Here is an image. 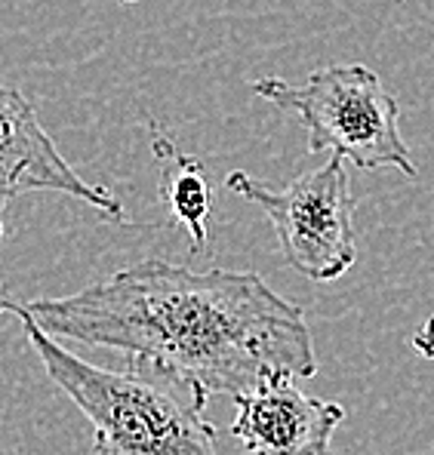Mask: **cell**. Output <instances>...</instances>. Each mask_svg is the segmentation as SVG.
<instances>
[{"label": "cell", "instance_id": "9", "mask_svg": "<svg viewBox=\"0 0 434 455\" xmlns=\"http://www.w3.org/2000/svg\"><path fill=\"white\" fill-rule=\"evenodd\" d=\"M0 237H4V225H0ZM6 299H10V296H6V292L0 290V314H4V307H6Z\"/></svg>", "mask_w": 434, "mask_h": 455}, {"label": "cell", "instance_id": "5", "mask_svg": "<svg viewBox=\"0 0 434 455\" xmlns=\"http://www.w3.org/2000/svg\"><path fill=\"white\" fill-rule=\"evenodd\" d=\"M31 191H56L90 204L108 219H124V204L102 185H90L62 157L40 124L35 105L10 84H0V212Z\"/></svg>", "mask_w": 434, "mask_h": 455}, {"label": "cell", "instance_id": "4", "mask_svg": "<svg viewBox=\"0 0 434 455\" xmlns=\"http://www.w3.org/2000/svg\"><path fill=\"white\" fill-rule=\"evenodd\" d=\"M225 188L269 216L286 265L299 274L330 283L351 271L358 259V237L355 191L345 157L333 154L324 166L293 179L280 191L240 170L229 172Z\"/></svg>", "mask_w": 434, "mask_h": 455}, {"label": "cell", "instance_id": "3", "mask_svg": "<svg viewBox=\"0 0 434 455\" xmlns=\"http://www.w3.org/2000/svg\"><path fill=\"white\" fill-rule=\"evenodd\" d=\"M275 108L296 114L309 151H333L364 172L400 170L416 179L410 145L400 136V105L366 65H330L299 86L259 77L250 86Z\"/></svg>", "mask_w": 434, "mask_h": 455}, {"label": "cell", "instance_id": "10", "mask_svg": "<svg viewBox=\"0 0 434 455\" xmlns=\"http://www.w3.org/2000/svg\"><path fill=\"white\" fill-rule=\"evenodd\" d=\"M117 4H133V0H117Z\"/></svg>", "mask_w": 434, "mask_h": 455}, {"label": "cell", "instance_id": "7", "mask_svg": "<svg viewBox=\"0 0 434 455\" xmlns=\"http://www.w3.org/2000/svg\"><path fill=\"white\" fill-rule=\"evenodd\" d=\"M151 148L160 160V185L157 194L170 210L173 222L182 225L189 231L191 256H204L206 243H210V231H206V219H210V182H206V170L197 157L179 151L173 139H166L151 124Z\"/></svg>", "mask_w": 434, "mask_h": 455}, {"label": "cell", "instance_id": "2", "mask_svg": "<svg viewBox=\"0 0 434 455\" xmlns=\"http://www.w3.org/2000/svg\"><path fill=\"white\" fill-rule=\"evenodd\" d=\"M4 314L22 323L46 376L92 425L96 455H222L204 387L139 363L124 372L86 363L19 311L16 299H6Z\"/></svg>", "mask_w": 434, "mask_h": 455}, {"label": "cell", "instance_id": "6", "mask_svg": "<svg viewBox=\"0 0 434 455\" xmlns=\"http://www.w3.org/2000/svg\"><path fill=\"white\" fill-rule=\"evenodd\" d=\"M231 437L253 455H336L333 431L345 410L330 400L309 397L296 379H269L235 397Z\"/></svg>", "mask_w": 434, "mask_h": 455}, {"label": "cell", "instance_id": "8", "mask_svg": "<svg viewBox=\"0 0 434 455\" xmlns=\"http://www.w3.org/2000/svg\"><path fill=\"white\" fill-rule=\"evenodd\" d=\"M413 351L422 354V357L434 360V314L429 320H425L422 326H419V332L413 336Z\"/></svg>", "mask_w": 434, "mask_h": 455}, {"label": "cell", "instance_id": "1", "mask_svg": "<svg viewBox=\"0 0 434 455\" xmlns=\"http://www.w3.org/2000/svg\"><path fill=\"white\" fill-rule=\"evenodd\" d=\"M16 307L46 336L117 351L130 363L204 387L210 397H240L269 379L317 372L305 311L256 271H195L142 259L75 296Z\"/></svg>", "mask_w": 434, "mask_h": 455}]
</instances>
